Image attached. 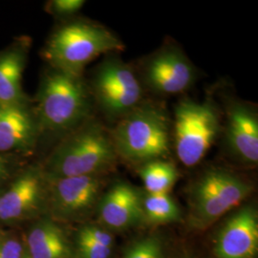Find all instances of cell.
<instances>
[{
	"instance_id": "1",
	"label": "cell",
	"mask_w": 258,
	"mask_h": 258,
	"mask_svg": "<svg viewBox=\"0 0 258 258\" xmlns=\"http://www.w3.org/2000/svg\"><path fill=\"white\" fill-rule=\"evenodd\" d=\"M119 157L110 133L89 119L69 132L47 162L51 179L98 175L117 165Z\"/></svg>"
},
{
	"instance_id": "2",
	"label": "cell",
	"mask_w": 258,
	"mask_h": 258,
	"mask_svg": "<svg viewBox=\"0 0 258 258\" xmlns=\"http://www.w3.org/2000/svg\"><path fill=\"white\" fill-rule=\"evenodd\" d=\"M123 49L122 41L107 28L88 20H75L52 34L43 57L52 69L82 77L86 65L98 56L117 54Z\"/></svg>"
},
{
	"instance_id": "3",
	"label": "cell",
	"mask_w": 258,
	"mask_h": 258,
	"mask_svg": "<svg viewBox=\"0 0 258 258\" xmlns=\"http://www.w3.org/2000/svg\"><path fill=\"white\" fill-rule=\"evenodd\" d=\"M119 158L144 165L166 158L172 143L170 120L161 106L143 102L116 121L110 132Z\"/></svg>"
},
{
	"instance_id": "4",
	"label": "cell",
	"mask_w": 258,
	"mask_h": 258,
	"mask_svg": "<svg viewBox=\"0 0 258 258\" xmlns=\"http://www.w3.org/2000/svg\"><path fill=\"white\" fill-rule=\"evenodd\" d=\"M90 92L83 78L51 69L43 76L37 97L40 131L71 132L90 119Z\"/></svg>"
},
{
	"instance_id": "5",
	"label": "cell",
	"mask_w": 258,
	"mask_h": 258,
	"mask_svg": "<svg viewBox=\"0 0 258 258\" xmlns=\"http://www.w3.org/2000/svg\"><path fill=\"white\" fill-rule=\"evenodd\" d=\"M253 186L246 179L224 168L204 172L189 190V224L204 230L238 207Z\"/></svg>"
},
{
	"instance_id": "6",
	"label": "cell",
	"mask_w": 258,
	"mask_h": 258,
	"mask_svg": "<svg viewBox=\"0 0 258 258\" xmlns=\"http://www.w3.org/2000/svg\"><path fill=\"white\" fill-rule=\"evenodd\" d=\"M221 130V116L211 99H184L174 110L172 144L176 156L187 167L198 165L212 148Z\"/></svg>"
},
{
	"instance_id": "7",
	"label": "cell",
	"mask_w": 258,
	"mask_h": 258,
	"mask_svg": "<svg viewBox=\"0 0 258 258\" xmlns=\"http://www.w3.org/2000/svg\"><path fill=\"white\" fill-rule=\"evenodd\" d=\"M92 90L104 116L115 122L144 102V87L137 75L117 54L106 55L98 66Z\"/></svg>"
},
{
	"instance_id": "8",
	"label": "cell",
	"mask_w": 258,
	"mask_h": 258,
	"mask_svg": "<svg viewBox=\"0 0 258 258\" xmlns=\"http://www.w3.org/2000/svg\"><path fill=\"white\" fill-rule=\"evenodd\" d=\"M142 78L149 90L159 95H177L194 85L197 72L192 62L178 47H163L143 64Z\"/></svg>"
},
{
	"instance_id": "9",
	"label": "cell",
	"mask_w": 258,
	"mask_h": 258,
	"mask_svg": "<svg viewBox=\"0 0 258 258\" xmlns=\"http://www.w3.org/2000/svg\"><path fill=\"white\" fill-rule=\"evenodd\" d=\"M226 144L232 156L246 165L258 163V116L247 102L231 100L226 107Z\"/></svg>"
},
{
	"instance_id": "10",
	"label": "cell",
	"mask_w": 258,
	"mask_h": 258,
	"mask_svg": "<svg viewBox=\"0 0 258 258\" xmlns=\"http://www.w3.org/2000/svg\"><path fill=\"white\" fill-rule=\"evenodd\" d=\"M258 249V214L253 206L233 213L215 240L216 258H254Z\"/></svg>"
},
{
	"instance_id": "11",
	"label": "cell",
	"mask_w": 258,
	"mask_h": 258,
	"mask_svg": "<svg viewBox=\"0 0 258 258\" xmlns=\"http://www.w3.org/2000/svg\"><path fill=\"white\" fill-rule=\"evenodd\" d=\"M40 128L26 103L0 104V153L32 150Z\"/></svg>"
},
{
	"instance_id": "12",
	"label": "cell",
	"mask_w": 258,
	"mask_h": 258,
	"mask_svg": "<svg viewBox=\"0 0 258 258\" xmlns=\"http://www.w3.org/2000/svg\"><path fill=\"white\" fill-rule=\"evenodd\" d=\"M143 194L132 184H113L99 203L101 221L112 230H124L144 221Z\"/></svg>"
},
{
	"instance_id": "13",
	"label": "cell",
	"mask_w": 258,
	"mask_h": 258,
	"mask_svg": "<svg viewBox=\"0 0 258 258\" xmlns=\"http://www.w3.org/2000/svg\"><path fill=\"white\" fill-rule=\"evenodd\" d=\"M52 201L55 211L65 216L89 211L97 203L102 188L98 175L74 176L52 179Z\"/></svg>"
},
{
	"instance_id": "14",
	"label": "cell",
	"mask_w": 258,
	"mask_h": 258,
	"mask_svg": "<svg viewBox=\"0 0 258 258\" xmlns=\"http://www.w3.org/2000/svg\"><path fill=\"white\" fill-rule=\"evenodd\" d=\"M42 178L37 170H29L19 177L9 189L0 196V219H19L34 211L41 202Z\"/></svg>"
},
{
	"instance_id": "15",
	"label": "cell",
	"mask_w": 258,
	"mask_h": 258,
	"mask_svg": "<svg viewBox=\"0 0 258 258\" xmlns=\"http://www.w3.org/2000/svg\"><path fill=\"white\" fill-rule=\"evenodd\" d=\"M26 50L23 45H14L0 52V104L26 103L22 88Z\"/></svg>"
},
{
	"instance_id": "16",
	"label": "cell",
	"mask_w": 258,
	"mask_h": 258,
	"mask_svg": "<svg viewBox=\"0 0 258 258\" xmlns=\"http://www.w3.org/2000/svg\"><path fill=\"white\" fill-rule=\"evenodd\" d=\"M31 258H69L70 249L62 231L52 222L38 224L28 235Z\"/></svg>"
},
{
	"instance_id": "17",
	"label": "cell",
	"mask_w": 258,
	"mask_h": 258,
	"mask_svg": "<svg viewBox=\"0 0 258 258\" xmlns=\"http://www.w3.org/2000/svg\"><path fill=\"white\" fill-rule=\"evenodd\" d=\"M147 194H168L178 179L175 166L165 160H155L142 165L139 170Z\"/></svg>"
},
{
	"instance_id": "18",
	"label": "cell",
	"mask_w": 258,
	"mask_h": 258,
	"mask_svg": "<svg viewBox=\"0 0 258 258\" xmlns=\"http://www.w3.org/2000/svg\"><path fill=\"white\" fill-rule=\"evenodd\" d=\"M144 219L153 224L180 221L182 213L178 205L168 194L143 195Z\"/></svg>"
},
{
	"instance_id": "19",
	"label": "cell",
	"mask_w": 258,
	"mask_h": 258,
	"mask_svg": "<svg viewBox=\"0 0 258 258\" xmlns=\"http://www.w3.org/2000/svg\"><path fill=\"white\" fill-rule=\"evenodd\" d=\"M122 258H165L162 242L156 236L138 240L129 247Z\"/></svg>"
},
{
	"instance_id": "20",
	"label": "cell",
	"mask_w": 258,
	"mask_h": 258,
	"mask_svg": "<svg viewBox=\"0 0 258 258\" xmlns=\"http://www.w3.org/2000/svg\"><path fill=\"white\" fill-rule=\"evenodd\" d=\"M84 4V0H53L47 4V11L56 18H69L78 14Z\"/></svg>"
},
{
	"instance_id": "21",
	"label": "cell",
	"mask_w": 258,
	"mask_h": 258,
	"mask_svg": "<svg viewBox=\"0 0 258 258\" xmlns=\"http://www.w3.org/2000/svg\"><path fill=\"white\" fill-rule=\"evenodd\" d=\"M78 241L89 242L108 248H112L113 246V237L110 233L95 226H86L83 228L79 233Z\"/></svg>"
},
{
	"instance_id": "22",
	"label": "cell",
	"mask_w": 258,
	"mask_h": 258,
	"mask_svg": "<svg viewBox=\"0 0 258 258\" xmlns=\"http://www.w3.org/2000/svg\"><path fill=\"white\" fill-rule=\"evenodd\" d=\"M78 249L80 258H109L112 252V248L83 241H78Z\"/></svg>"
},
{
	"instance_id": "23",
	"label": "cell",
	"mask_w": 258,
	"mask_h": 258,
	"mask_svg": "<svg viewBox=\"0 0 258 258\" xmlns=\"http://www.w3.org/2000/svg\"><path fill=\"white\" fill-rule=\"evenodd\" d=\"M22 247L17 240H7L0 245V258H21Z\"/></svg>"
},
{
	"instance_id": "24",
	"label": "cell",
	"mask_w": 258,
	"mask_h": 258,
	"mask_svg": "<svg viewBox=\"0 0 258 258\" xmlns=\"http://www.w3.org/2000/svg\"><path fill=\"white\" fill-rule=\"evenodd\" d=\"M7 174V162L0 155V179Z\"/></svg>"
},
{
	"instance_id": "25",
	"label": "cell",
	"mask_w": 258,
	"mask_h": 258,
	"mask_svg": "<svg viewBox=\"0 0 258 258\" xmlns=\"http://www.w3.org/2000/svg\"><path fill=\"white\" fill-rule=\"evenodd\" d=\"M183 258H188V257H183Z\"/></svg>"
}]
</instances>
